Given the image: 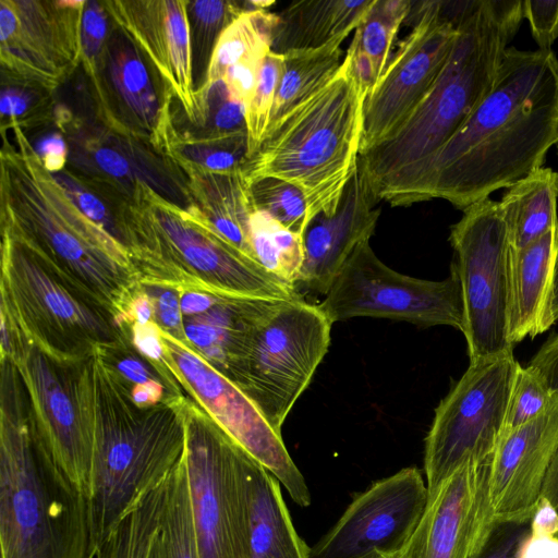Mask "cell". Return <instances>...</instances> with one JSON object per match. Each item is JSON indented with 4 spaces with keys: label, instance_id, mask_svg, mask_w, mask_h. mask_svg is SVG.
Here are the masks:
<instances>
[{
    "label": "cell",
    "instance_id": "obj_44",
    "mask_svg": "<svg viewBox=\"0 0 558 558\" xmlns=\"http://www.w3.org/2000/svg\"><path fill=\"white\" fill-rule=\"evenodd\" d=\"M529 533L530 522L492 519L469 558H518Z\"/></svg>",
    "mask_w": 558,
    "mask_h": 558
},
{
    "label": "cell",
    "instance_id": "obj_12",
    "mask_svg": "<svg viewBox=\"0 0 558 558\" xmlns=\"http://www.w3.org/2000/svg\"><path fill=\"white\" fill-rule=\"evenodd\" d=\"M462 213L450 228L451 267L462 291V333L470 362H475L513 352L508 336L510 242L499 202L487 197Z\"/></svg>",
    "mask_w": 558,
    "mask_h": 558
},
{
    "label": "cell",
    "instance_id": "obj_5",
    "mask_svg": "<svg viewBox=\"0 0 558 558\" xmlns=\"http://www.w3.org/2000/svg\"><path fill=\"white\" fill-rule=\"evenodd\" d=\"M1 558H94L87 498L51 458L14 363L1 357Z\"/></svg>",
    "mask_w": 558,
    "mask_h": 558
},
{
    "label": "cell",
    "instance_id": "obj_8",
    "mask_svg": "<svg viewBox=\"0 0 558 558\" xmlns=\"http://www.w3.org/2000/svg\"><path fill=\"white\" fill-rule=\"evenodd\" d=\"M0 290V308L33 343L61 362H84L128 335L105 307L4 232Z\"/></svg>",
    "mask_w": 558,
    "mask_h": 558
},
{
    "label": "cell",
    "instance_id": "obj_41",
    "mask_svg": "<svg viewBox=\"0 0 558 558\" xmlns=\"http://www.w3.org/2000/svg\"><path fill=\"white\" fill-rule=\"evenodd\" d=\"M0 112L2 130L43 123L51 113V94L35 84L2 75Z\"/></svg>",
    "mask_w": 558,
    "mask_h": 558
},
{
    "label": "cell",
    "instance_id": "obj_14",
    "mask_svg": "<svg viewBox=\"0 0 558 558\" xmlns=\"http://www.w3.org/2000/svg\"><path fill=\"white\" fill-rule=\"evenodd\" d=\"M317 305L332 324L378 317L424 327L445 325L461 332L464 327L462 291L452 267L440 281L410 277L384 264L369 240L353 250Z\"/></svg>",
    "mask_w": 558,
    "mask_h": 558
},
{
    "label": "cell",
    "instance_id": "obj_10",
    "mask_svg": "<svg viewBox=\"0 0 558 558\" xmlns=\"http://www.w3.org/2000/svg\"><path fill=\"white\" fill-rule=\"evenodd\" d=\"M182 411L183 459L199 557L248 558V453L189 396L182 398Z\"/></svg>",
    "mask_w": 558,
    "mask_h": 558
},
{
    "label": "cell",
    "instance_id": "obj_43",
    "mask_svg": "<svg viewBox=\"0 0 558 558\" xmlns=\"http://www.w3.org/2000/svg\"><path fill=\"white\" fill-rule=\"evenodd\" d=\"M102 2L86 1L81 27V65L88 76L97 104L102 99L101 69L109 39Z\"/></svg>",
    "mask_w": 558,
    "mask_h": 558
},
{
    "label": "cell",
    "instance_id": "obj_40",
    "mask_svg": "<svg viewBox=\"0 0 558 558\" xmlns=\"http://www.w3.org/2000/svg\"><path fill=\"white\" fill-rule=\"evenodd\" d=\"M283 69L284 54L269 51L264 58L254 97L245 110L247 159L266 136Z\"/></svg>",
    "mask_w": 558,
    "mask_h": 558
},
{
    "label": "cell",
    "instance_id": "obj_25",
    "mask_svg": "<svg viewBox=\"0 0 558 558\" xmlns=\"http://www.w3.org/2000/svg\"><path fill=\"white\" fill-rule=\"evenodd\" d=\"M248 558H308L282 497L280 482L251 454L245 460Z\"/></svg>",
    "mask_w": 558,
    "mask_h": 558
},
{
    "label": "cell",
    "instance_id": "obj_16",
    "mask_svg": "<svg viewBox=\"0 0 558 558\" xmlns=\"http://www.w3.org/2000/svg\"><path fill=\"white\" fill-rule=\"evenodd\" d=\"M160 338L169 367L184 392L266 468L298 506H310V488L282 436L271 428L253 401L189 342L179 341L162 330Z\"/></svg>",
    "mask_w": 558,
    "mask_h": 558
},
{
    "label": "cell",
    "instance_id": "obj_42",
    "mask_svg": "<svg viewBox=\"0 0 558 558\" xmlns=\"http://www.w3.org/2000/svg\"><path fill=\"white\" fill-rule=\"evenodd\" d=\"M554 393L538 372L527 365H519L499 440L537 417Z\"/></svg>",
    "mask_w": 558,
    "mask_h": 558
},
{
    "label": "cell",
    "instance_id": "obj_11",
    "mask_svg": "<svg viewBox=\"0 0 558 558\" xmlns=\"http://www.w3.org/2000/svg\"><path fill=\"white\" fill-rule=\"evenodd\" d=\"M8 325L12 351L9 356L26 390L35 429L43 445L87 498L90 494L93 454L87 391V360L61 362L33 343L13 318L0 308Z\"/></svg>",
    "mask_w": 558,
    "mask_h": 558
},
{
    "label": "cell",
    "instance_id": "obj_58",
    "mask_svg": "<svg viewBox=\"0 0 558 558\" xmlns=\"http://www.w3.org/2000/svg\"><path fill=\"white\" fill-rule=\"evenodd\" d=\"M148 558H167L165 546L160 535V526L151 543Z\"/></svg>",
    "mask_w": 558,
    "mask_h": 558
},
{
    "label": "cell",
    "instance_id": "obj_52",
    "mask_svg": "<svg viewBox=\"0 0 558 558\" xmlns=\"http://www.w3.org/2000/svg\"><path fill=\"white\" fill-rule=\"evenodd\" d=\"M518 558H558V536L530 530L521 544Z\"/></svg>",
    "mask_w": 558,
    "mask_h": 558
},
{
    "label": "cell",
    "instance_id": "obj_50",
    "mask_svg": "<svg viewBox=\"0 0 558 558\" xmlns=\"http://www.w3.org/2000/svg\"><path fill=\"white\" fill-rule=\"evenodd\" d=\"M44 167L51 173L61 172L65 166L69 148L61 132L45 136L35 147Z\"/></svg>",
    "mask_w": 558,
    "mask_h": 558
},
{
    "label": "cell",
    "instance_id": "obj_22",
    "mask_svg": "<svg viewBox=\"0 0 558 558\" xmlns=\"http://www.w3.org/2000/svg\"><path fill=\"white\" fill-rule=\"evenodd\" d=\"M361 160L335 214H318L302 235L304 260L296 284L310 293L326 295L353 250L371 240L380 216Z\"/></svg>",
    "mask_w": 558,
    "mask_h": 558
},
{
    "label": "cell",
    "instance_id": "obj_2",
    "mask_svg": "<svg viewBox=\"0 0 558 558\" xmlns=\"http://www.w3.org/2000/svg\"><path fill=\"white\" fill-rule=\"evenodd\" d=\"M10 130L13 141L2 133L0 155L1 232L34 252L121 326L140 284L129 250L78 209L23 129Z\"/></svg>",
    "mask_w": 558,
    "mask_h": 558
},
{
    "label": "cell",
    "instance_id": "obj_23",
    "mask_svg": "<svg viewBox=\"0 0 558 558\" xmlns=\"http://www.w3.org/2000/svg\"><path fill=\"white\" fill-rule=\"evenodd\" d=\"M117 27V26H116ZM109 36L102 66L104 106L99 112L106 123L109 98L121 107L126 136H144L154 148L169 153L177 135L170 110L171 93L159 97L137 46L118 27Z\"/></svg>",
    "mask_w": 558,
    "mask_h": 558
},
{
    "label": "cell",
    "instance_id": "obj_29",
    "mask_svg": "<svg viewBox=\"0 0 558 558\" xmlns=\"http://www.w3.org/2000/svg\"><path fill=\"white\" fill-rule=\"evenodd\" d=\"M344 39L338 38L316 49L283 53L284 69L267 133L331 80L342 63L341 44Z\"/></svg>",
    "mask_w": 558,
    "mask_h": 558
},
{
    "label": "cell",
    "instance_id": "obj_21",
    "mask_svg": "<svg viewBox=\"0 0 558 558\" xmlns=\"http://www.w3.org/2000/svg\"><path fill=\"white\" fill-rule=\"evenodd\" d=\"M558 449V392L534 420L502 437L492 459L489 502L494 520L530 522Z\"/></svg>",
    "mask_w": 558,
    "mask_h": 558
},
{
    "label": "cell",
    "instance_id": "obj_46",
    "mask_svg": "<svg viewBox=\"0 0 558 558\" xmlns=\"http://www.w3.org/2000/svg\"><path fill=\"white\" fill-rule=\"evenodd\" d=\"M141 284L153 302V320L159 329L179 341L187 342L180 307V291L169 286L143 282Z\"/></svg>",
    "mask_w": 558,
    "mask_h": 558
},
{
    "label": "cell",
    "instance_id": "obj_27",
    "mask_svg": "<svg viewBox=\"0 0 558 558\" xmlns=\"http://www.w3.org/2000/svg\"><path fill=\"white\" fill-rule=\"evenodd\" d=\"M374 0H303L278 13L272 51L320 48L347 38L360 24Z\"/></svg>",
    "mask_w": 558,
    "mask_h": 558
},
{
    "label": "cell",
    "instance_id": "obj_3",
    "mask_svg": "<svg viewBox=\"0 0 558 558\" xmlns=\"http://www.w3.org/2000/svg\"><path fill=\"white\" fill-rule=\"evenodd\" d=\"M523 19L521 0L472 1L433 86L390 135L360 155L380 202L403 206L426 165L492 90Z\"/></svg>",
    "mask_w": 558,
    "mask_h": 558
},
{
    "label": "cell",
    "instance_id": "obj_19",
    "mask_svg": "<svg viewBox=\"0 0 558 558\" xmlns=\"http://www.w3.org/2000/svg\"><path fill=\"white\" fill-rule=\"evenodd\" d=\"M493 457L468 460L428 494L423 515L399 558H469L493 519Z\"/></svg>",
    "mask_w": 558,
    "mask_h": 558
},
{
    "label": "cell",
    "instance_id": "obj_49",
    "mask_svg": "<svg viewBox=\"0 0 558 558\" xmlns=\"http://www.w3.org/2000/svg\"><path fill=\"white\" fill-rule=\"evenodd\" d=\"M527 366L544 377L553 392H558V333L544 342Z\"/></svg>",
    "mask_w": 558,
    "mask_h": 558
},
{
    "label": "cell",
    "instance_id": "obj_57",
    "mask_svg": "<svg viewBox=\"0 0 558 558\" xmlns=\"http://www.w3.org/2000/svg\"><path fill=\"white\" fill-rule=\"evenodd\" d=\"M541 498L546 499L558 513V449L546 472Z\"/></svg>",
    "mask_w": 558,
    "mask_h": 558
},
{
    "label": "cell",
    "instance_id": "obj_17",
    "mask_svg": "<svg viewBox=\"0 0 558 558\" xmlns=\"http://www.w3.org/2000/svg\"><path fill=\"white\" fill-rule=\"evenodd\" d=\"M83 0H0L2 75L52 93L81 65Z\"/></svg>",
    "mask_w": 558,
    "mask_h": 558
},
{
    "label": "cell",
    "instance_id": "obj_51",
    "mask_svg": "<svg viewBox=\"0 0 558 558\" xmlns=\"http://www.w3.org/2000/svg\"><path fill=\"white\" fill-rule=\"evenodd\" d=\"M344 60L348 62L357 85L368 95L377 82L375 68L369 57L350 44Z\"/></svg>",
    "mask_w": 558,
    "mask_h": 558
},
{
    "label": "cell",
    "instance_id": "obj_45",
    "mask_svg": "<svg viewBox=\"0 0 558 558\" xmlns=\"http://www.w3.org/2000/svg\"><path fill=\"white\" fill-rule=\"evenodd\" d=\"M59 183L65 189L74 204L89 219L100 225L122 242L120 227L113 214L95 192L90 191L73 174L61 171L53 173ZM123 243V242H122Z\"/></svg>",
    "mask_w": 558,
    "mask_h": 558
},
{
    "label": "cell",
    "instance_id": "obj_24",
    "mask_svg": "<svg viewBox=\"0 0 558 558\" xmlns=\"http://www.w3.org/2000/svg\"><path fill=\"white\" fill-rule=\"evenodd\" d=\"M169 158L185 173V194L209 226L242 254L256 260L250 221L255 210L251 184L242 168L230 172L206 171L178 157ZM257 262V260H256Z\"/></svg>",
    "mask_w": 558,
    "mask_h": 558
},
{
    "label": "cell",
    "instance_id": "obj_55",
    "mask_svg": "<svg viewBox=\"0 0 558 558\" xmlns=\"http://www.w3.org/2000/svg\"><path fill=\"white\" fill-rule=\"evenodd\" d=\"M532 532L558 536V513L544 498H539L530 521Z\"/></svg>",
    "mask_w": 558,
    "mask_h": 558
},
{
    "label": "cell",
    "instance_id": "obj_36",
    "mask_svg": "<svg viewBox=\"0 0 558 558\" xmlns=\"http://www.w3.org/2000/svg\"><path fill=\"white\" fill-rule=\"evenodd\" d=\"M167 156L181 157L206 171H234L242 168L247 159V135L238 133L202 138L178 133Z\"/></svg>",
    "mask_w": 558,
    "mask_h": 558
},
{
    "label": "cell",
    "instance_id": "obj_33",
    "mask_svg": "<svg viewBox=\"0 0 558 558\" xmlns=\"http://www.w3.org/2000/svg\"><path fill=\"white\" fill-rule=\"evenodd\" d=\"M412 5L411 0H374L354 31L351 44L369 57L377 81L388 65L397 34Z\"/></svg>",
    "mask_w": 558,
    "mask_h": 558
},
{
    "label": "cell",
    "instance_id": "obj_26",
    "mask_svg": "<svg viewBox=\"0 0 558 558\" xmlns=\"http://www.w3.org/2000/svg\"><path fill=\"white\" fill-rule=\"evenodd\" d=\"M558 247V226L521 250L509 251V326L514 345L539 331Z\"/></svg>",
    "mask_w": 558,
    "mask_h": 558
},
{
    "label": "cell",
    "instance_id": "obj_30",
    "mask_svg": "<svg viewBox=\"0 0 558 558\" xmlns=\"http://www.w3.org/2000/svg\"><path fill=\"white\" fill-rule=\"evenodd\" d=\"M278 21V13L269 10L243 11L220 34L204 82L197 90L221 81L226 71L244 58L271 51Z\"/></svg>",
    "mask_w": 558,
    "mask_h": 558
},
{
    "label": "cell",
    "instance_id": "obj_56",
    "mask_svg": "<svg viewBox=\"0 0 558 558\" xmlns=\"http://www.w3.org/2000/svg\"><path fill=\"white\" fill-rule=\"evenodd\" d=\"M558 319V247L555 255L549 289L544 303L541 317V333L551 327Z\"/></svg>",
    "mask_w": 558,
    "mask_h": 558
},
{
    "label": "cell",
    "instance_id": "obj_60",
    "mask_svg": "<svg viewBox=\"0 0 558 558\" xmlns=\"http://www.w3.org/2000/svg\"><path fill=\"white\" fill-rule=\"evenodd\" d=\"M556 147H557V153H558V123H557V134H556V143H555Z\"/></svg>",
    "mask_w": 558,
    "mask_h": 558
},
{
    "label": "cell",
    "instance_id": "obj_37",
    "mask_svg": "<svg viewBox=\"0 0 558 558\" xmlns=\"http://www.w3.org/2000/svg\"><path fill=\"white\" fill-rule=\"evenodd\" d=\"M82 140L81 156L87 160V165L96 173V179L112 189V193L126 198L132 194L135 185L141 180H145L138 175L136 168L122 148L113 145L107 137L89 135Z\"/></svg>",
    "mask_w": 558,
    "mask_h": 558
},
{
    "label": "cell",
    "instance_id": "obj_1",
    "mask_svg": "<svg viewBox=\"0 0 558 558\" xmlns=\"http://www.w3.org/2000/svg\"><path fill=\"white\" fill-rule=\"evenodd\" d=\"M558 59L505 50L494 86L423 169L403 206L441 198L464 210L543 167L556 143Z\"/></svg>",
    "mask_w": 558,
    "mask_h": 558
},
{
    "label": "cell",
    "instance_id": "obj_35",
    "mask_svg": "<svg viewBox=\"0 0 558 558\" xmlns=\"http://www.w3.org/2000/svg\"><path fill=\"white\" fill-rule=\"evenodd\" d=\"M244 7L235 1H190L187 12L193 56V70L206 72L215 45L223 29L235 20ZM205 78V77H204Z\"/></svg>",
    "mask_w": 558,
    "mask_h": 558
},
{
    "label": "cell",
    "instance_id": "obj_48",
    "mask_svg": "<svg viewBox=\"0 0 558 558\" xmlns=\"http://www.w3.org/2000/svg\"><path fill=\"white\" fill-rule=\"evenodd\" d=\"M266 54H253L230 66L223 77L230 94L245 106V110L254 97L260 69Z\"/></svg>",
    "mask_w": 558,
    "mask_h": 558
},
{
    "label": "cell",
    "instance_id": "obj_13",
    "mask_svg": "<svg viewBox=\"0 0 558 558\" xmlns=\"http://www.w3.org/2000/svg\"><path fill=\"white\" fill-rule=\"evenodd\" d=\"M519 365L513 352L470 362L440 401L425 438L428 494L468 460L494 456Z\"/></svg>",
    "mask_w": 558,
    "mask_h": 558
},
{
    "label": "cell",
    "instance_id": "obj_47",
    "mask_svg": "<svg viewBox=\"0 0 558 558\" xmlns=\"http://www.w3.org/2000/svg\"><path fill=\"white\" fill-rule=\"evenodd\" d=\"M522 8L538 49L550 50L558 38V0H524Z\"/></svg>",
    "mask_w": 558,
    "mask_h": 558
},
{
    "label": "cell",
    "instance_id": "obj_59",
    "mask_svg": "<svg viewBox=\"0 0 558 558\" xmlns=\"http://www.w3.org/2000/svg\"><path fill=\"white\" fill-rule=\"evenodd\" d=\"M367 558H399V554L398 555H381V554L376 553V554L371 555Z\"/></svg>",
    "mask_w": 558,
    "mask_h": 558
},
{
    "label": "cell",
    "instance_id": "obj_20",
    "mask_svg": "<svg viewBox=\"0 0 558 558\" xmlns=\"http://www.w3.org/2000/svg\"><path fill=\"white\" fill-rule=\"evenodd\" d=\"M189 0H109L116 26L148 58L191 123L198 119L189 22Z\"/></svg>",
    "mask_w": 558,
    "mask_h": 558
},
{
    "label": "cell",
    "instance_id": "obj_53",
    "mask_svg": "<svg viewBox=\"0 0 558 558\" xmlns=\"http://www.w3.org/2000/svg\"><path fill=\"white\" fill-rule=\"evenodd\" d=\"M154 306L149 295L143 289L141 282L130 300L121 326L124 324H147L153 320Z\"/></svg>",
    "mask_w": 558,
    "mask_h": 558
},
{
    "label": "cell",
    "instance_id": "obj_31",
    "mask_svg": "<svg viewBox=\"0 0 558 558\" xmlns=\"http://www.w3.org/2000/svg\"><path fill=\"white\" fill-rule=\"evenodd\" d=\"M250 230L256 260L280 279L296 287L304 260L302 235L290 231L257 208L251 216Z\"/></svg>",
    "mask_w": 558,
    "mask_h": 558
},
{
    "label": "cell",
    "instance_id": "obj_18",
    "mask_svg": "<svg viewBox=\"0 0 558 558\" xmlns=\"http://www.w3.org/2000/svg\"><path fill=\"white\" fill-rule=\"evenodd\" d=\"M427 498V485L416 466L374 482L310 548L308 558L400 554L423 515Z\"/></svg>",
    "mask_w": 558,
    "mask_h": 558
},
{
    "label": "cell",
    "instance_id": "obj_32",
    "mask_svg": "<svg viewBox=\"0 0 558 558\" xmlns=\"http://www.w3.org/2000/svg\"><path fill=\"white\" fill-rule=\"evenodd\" d=\"M160 535L167 558H201L183 456L168 477Z\"/></svg>",
    "mask_w": 558,
    "mask_h": 558
},
{
    "label": "cell",
    "instance_id": "obj_6",
    "mask_svg": "<svg viewBox=\"0 0 558 558\" xmlns=\"http://www.w3.org/2000/svg\"><path fill=\"white\" fill-rule=\"evenodd\" d=\"M140 282L248 299L305 300L242 254L192 204L181 207L141 180L116 210Z\"/></svg>",
    "mask_w": 558,
    "mask_h": 558
},
{
    "label": "cell",
    "instance_id": "obj_28",
    "mask_svg": "<svg viewBox=\"0 0 558 558\" xmlns=\"http://www.w3.org/2000/svg\"><path fill=\"white\" fill-rule=\"evenodd\" d=\"M558 173L539 168L507 187L499 206L510 246L521 250L558 226Z\"/></svg>",
    "mask_w": 558,
    "mask_h": 558
},
{
    "label": "cell",
    "instance_id": "obj_39",
    "mask_svg": "<svg viewBox=\"0 0 558 558\" xmlns=\"http://www.w3.org/2000/svg\"><path fill=\"white\" fill-rule=\"evenodd\" d=\"M254 205L290 231L303 235L308 222L307 205L302 192L277 178H264L251 184Z\"/></svg>",
    "mask_w": 558,
    "mask_h": 558
},
{
    "label": "cell",
    "instance_id": "obj_7",
    "mask_svg": "<svg viewBox=\"0 0 558 558\" xmlns=\"http://www.w3.org/2000/svg\"><path fill=\"white\" fill-rule=\"evenodd\" d=\"M366 97L343 59L331 80L266 134L242 167L247 182L277 178L295 185L308 222L333 215L359 165Z\"/></svg>",
    "mask_w": 558,
    "mask_h": 558
},
{
    "label": "cell",
    "instance_id": "obj_15",
    "mask_svg": "<svg viewBox=\"0 0 558 558\" xmlns=\"http://www.w3.org/2000/svg\"><path fill=\"white\" fill-rule=\"evenodd\" d=\"M471 3L413 1L408 16L411 31L365 99L361 153L390 135L433 86Z\"/></svg>",
    "mask_w": 558,
    "mask_h": 558
},
{
    "label": "cell",
    "instance_id": "obj_9",
    "mask_svg": "<svg viewBox=\"0 0 558 558\" xmlns=\"http://www.w3.org/2000/svg\"><path fill=\"white\" fill-rule=\"evenodd\" d=\"M331 326L317 304L279 300L250 326L229 357L223 374L279 435L329 349Z\"/></svg>",
    "mask_w": 558,
    "mask_h": 558
},
{
    "label": "cell",
    "instance_id": "obj_54",
    "mask_svg": "<svg viewBox=\"0 0 558 558\" xmlns=\"http://www.w3.org/2000/svg\"><path fill=\"white\" fill-rule=\"evenodd\" d=\"M221 296L196 290L180 291V307L183 317L204 314L215 306Z\"/></svg>",
    "mask_w": 558,
    "mask_h": 558
},
{
    "label": "cell",
    "instance_id": "obj_38",
    "mask_svg": "<svg viewBox=\"0 0 558 558\" xmlns=\"http://www.w3.org/2000/svg\"><path fill=\"white\" fill-rule=\"evenodd\" d=\"M196 93L199 110L195 124L201 126L203 132L189 135L219 138L246 133L245 106L230 94L222 80Z\"/></svg>",
    "mask_w": 558,
    "mask_h": 558
},
{
    "label": "cell",
    "instance_id": "obj_34",
    "mask_svg": "<svg viewBox=\"0 0 558 558\" xmlns=\"http://www.w3.org/2000/svg\"><path fill=\"white\" fill-rule=\"evenodd\" d=\"M163 507L161 497L147 495L101 544L95 558H148Z\"/></svg>",
    "mask_w": 558,
    "mask_h": 558
},
{
    "label": "cell",
    "instance_id": "obj_4",
    "mask_svg": "<svg viewBox=\"0 0 558 558\" xmlns=\"http://www.w3.org/2000/svg\"><path fill=\"white\" fill-rule=\"evenodd\" d=\"M93 435L90 546L96 551L144 497L162 483L185 449L184 396L140 408L131 386L99 349L87 360Z\"/></svg>",
    "mask_w": 558,
    "mask_h": 558
}]
</instances>
